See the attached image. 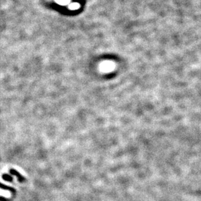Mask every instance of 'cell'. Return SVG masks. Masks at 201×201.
Here are the masks:
<instances>
[{"label": "cell", "instance_id": "3", "mask_svg": "<svg viewBox=\"0 0 201 201\" xmlns=\"http://www.w3.org/2000/svg\"><path fill=\"white\" fill-rule=\"evenodd\" d=\"M2 178L4 180L7 181V182H12V177L10 176L9 174H4L2 175Z\"/></svg>", "mask_w": 201, "mask_h": 201}, {"label": "cell", "instance_id": "1", "mask_svg": "<svg viewBox=\"0 0 201 201\" xmlns=\"http://www.w3.org/2000/svg\"><path fill=\"white\" fill-rule=\"evenodd\" d=\"M10 173L12 175H15V176H16L17 177V178H18V181L20 182H24V181H25V178L22 176V174H21L19 172L17 171L15 169H11L10 170Z\"/></svg>", "mask_w": 201, "mask_h": 201}, {"label": "cell", "instance_id": "2", "mask_svg": "<svg viewBox=\"0 0 201 201\" xmlns=\"http://www.w3.org/2000/svg\"><path fill=\"white\" fill-rule=\"evenodd\" d=\"M0 188H2V189H3V190H9V191H11L12 192V193H15V190L13 189V188L3 185V184H2V183H0Z\"/></svg>", "mask_w": 201, "mask_h": 201}]
</instances>
